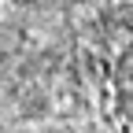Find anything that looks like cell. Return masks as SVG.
<instances>
[{"label":"cell","mask_w":133,"mask_h":133,"mask_svg":"<svg viewBox=\"0 0 133 133\" xmlns=\"http://www.w3.org/2000/svg\"><path fill=\"white\" fill-rule=\"evenodd\" d=\"M78 66L100 133H133V0L89 8L78 22Z\"/></svg>","instance_id":"obj_1"},{"label":"cell","mask_w":133,"mask_h":133,"mask_svg":"<svg viewBox=\"0 0 133 133\" xmlns=\"http://www.w3.org/2000/svg\"><path fill=\"white\" fill-rule=\"evenodd\" d=\"M66 4H81V8H92V4H104V0H66Z\"/></svg>","instance_id":"obj_2"}]
</instances>
